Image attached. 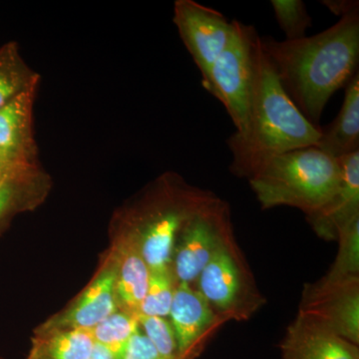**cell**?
Wrapping results in <instances>:
<instances>
[{"label":"cell","instance_id":"obj_1","mask_svg":"<svg viewBox=\"0 0 359 359\" xmlns=\"http://www.w3.org/2000/svg\"><path fill=\"white\" fill-rule=\"evenodd\" d=\"M259 44L285 93L320 128L330 99L358 72L359 9L313 36L294 41L259 36Z\"/></svg>","mask_w":359,"mask_h":359},{"label":"cell","instance_id":"obj_2","mask_svg":"<svg viewBox=\"0 0 359 359\" xmlns=\"http://www.w3.org/2000/svg\"><path fill=\"white\" fill-rule=\"evenodd\" d=\"M320 137V128L311 124L285 93L259 39L249 122L243 133L235 132L226 140L231 173L249 180L276 156L316 146Z\"/></svg>","mask_w":359,"mask_h":359},{"label":"cell","instance_id":"obj_3","mask_svg":"<svg viewBox=\"0 0 359 359\" xmlns=\"http://www.w3.org/2000/svg\"><path fill=\"white\" fill-rule=\"evenodd\" d=\"M341 176L339 159L309 146L276 156L249 183L262 209L289 205L309 215L332 198Z\"/></svg>","mask_w":359,"mask_h":359},{"label":"cell","instance_id":"obj_4","mask_svg":"<svg viewBox=\"0 0 359 359\" xmlns=\"http://www.w3.org/2000/svg\"><path fill=\"white\" fill-rule=\"evenodd\" d=\"M214 194L187 184L179 175H162L121 219L137 231L150 271L172 266L182 229Z\"/></svg>","mask_w":359,"mask_h":359},{"label":"cell","instance_id":"obj_5","mask_svg":"<svg viewBox=\"0 0 359 359\" xmlns=\"http://www.w3.org/2000/svg\"><path fill=\"white\" fill-rule=\"evenodd\" d=\"M259 39L254 26L238 20L231 43L202 76L203 87L223 104L236 133H243L249 122Z\"/></svg>","mask_w":359,"mask_h":359},{"label":"cell","instance_id":"obj_6","mask_svg":"<svg viewBox=\"0 0 359 359\" xmlns=\"http://www.w3.org/2000/svg\"><path fill=\"white\" fill-rule=\"evenodd\" d=\"M197 283V290L226 323L247 320L264 302L245 268L235 240L217 252L203 269Z\"/></svg>","mask_w":359,"mask_h":359},{"label":"cell","instance_id":"obj_7","mask_svg":"<svg viewBox=\"0 0 359 359\" xmlns=\"http://www.w3.org/2000/svg\"><path fill=\"white\" fill-rule=\"evenodd\" d=\"M231 241L229 205L215 195L189 219L177 238L172 262L177 282H197L217 252Z\"/></svg>","mask_w":359,"mask_h":359},{"label":"cell","instance_id":"obj_8","mask_svg":"<svg viewBox=\"0 0 359 359\" xmlns=\"http://www.w3.org/2000/svg\"><path fill=\"white\" fill-rule=\"evenodd\" d=\"M237 21L194 0L175 1L174 25L202 76L231 43Z\"/></svg>","mask_w":359,"mask_h":359},{"label":"cell","instance_id":"obj_9","mask_svg":"<svg viewBox=\"0 0 359 359\" xmlns=\"http://www.w3.org/2000/svg\"><path fill=\"white\" fill-rule=\"evenodd\" d=\"M299 316L359 344V278L304 285Z\"/></svg>","mask_w":359,"mask_h":359},{"label":"cell","instance_id":"obj_10","mask_svg":"<svg viewBox=\"0 0 359 359\" xmlns=\"http://www.w3.org/2000/svg\"><path fill=\"white\" fill-rule=\"evenodd\" d=\"M179 359H196L226 321L216 313L197 287L178 283L170 309Z\"/></svg>","mask_w":359,"mask_h":359},{"label":"cell","instance_id":"obj_11","mask_svg":"<svg viewBox=\"0 0 359 359\" xmlns=\"http://www.w3.org/2000/svg\"><path fill=\"white\" fill-rule=\"evenodd\" d=\"M116 264L108 255L91 283L67 308L50 316L34 332L90 330L119 311L115 294Z\"/></svg>","mask_w":359,"mask_h":359},{"label":"cell","instance_id":"obj_12","mask_svg":"<svg viewBox=\"0 0 359 359\" xmlns=\"http://www.w3.org/2000/svg\"><path fill=\"white\" fill-rule=\"evenodd\" d=\"M111 254L116 264L115 294L118 309L138 318L147 292L150 269L142 256L137 231L122 221Z\"/></svg>","mask_w":359,"mask_h":359},{"label":"cell","instance_id":"obj_13","mask_svg":"<svg viewBox=\"0 0 359 359\" xmlns=\"http://www.w3.org/2000/svg\"><path fill=\"white\" fill-rule=\"evenodd\" d=\"M341 181L330 200L318 211L306 215L316 235L337 240L341 226L359 216V151L339 158Z\"/></svg>","mask_w":359,"mask_h":359},{"label":"cell","instance_id":"obj_14","mask_svg":"<svg viewBox=\"0 0 359 359\" xmlns=\"http://www.w3.org/2000/svg\"><path fill=\"white\" fill-rule=\"evenodd\" d=\"M283 359H359V348L297 314L280 344Z\"/></svg>","mask_w":359,"mask_h":359},{"label":"cell","instance_id":"obj_15","mask_svg":"<svg viewBox=\"0 0 359 359\" xmlns=\"http://www.w3.org/2000/svg\"><path fill=\"white\" fill-rule=\"evenodd\" d=\"M36 93L25 92L0 108V150L33 164H39L33 114Z\"/></svg>","mask_w":359,"mask_h":359},{"label":"cell","instance_id":"obj_16","mask_svg":"<svg viewBox=\"0 0 359 359\" xmlns=\"http://www.w3.org/2000/svg\"><path fill=\"white\" fill-rule=\"evenodd\" d=\"M316 147L335 159L359 151V73L346 85L344 103L334 121L320 128Z\"/></svg>","mask_w":359,"mask_h":359},{"label":"cell","instance_id":"obj_17","mask_svg":"<svg viewBox=\"0 0 359 359\" xmlns=\"http://www.w3.org/2000/svg\"><path fill=\"white\" fill-rule=\"evenodd\" d=\"M50 190V176L42 167L25 176L0 182V230L16 215L36 209Z\"/></svg>","mask_w":359,"mask_h":359},{"label":"cell","instance_id":"obj_18","mask_svg":"<svg viewBox=\"0 0 359 359\" xmlns=\"http://www.w3.org/2000/svg\"><path fill=\"white\" fill-rule=\"evenodd\" d=\"M94 348L88 330L34 332L26 359H89Z\"/></svg>","mask_w":359,"mask_h":359},{"label":"cell","instance_id":"obj_19","mask_svg":"<svg viewBox=\"0 0 359 359\" xmlns=\"http://www.w3.org/2000/svg\"><path fill=\"white\" fill-rule=\"evenodd\" d=\"M39 81L40 75L25 62L16 42L0 47V108L20 94L39 88Z\"/></svg>","mask_w":359,"mask_h":359},{"label":"cell","instance_id":"obj_20","mask_svg":"<svg viewBox=\"0 0 359 359\" xmlns=\"http://www.w3.org/2000/svg\"><path fill=\"white\" fill-rule=\"evenodd\" d=\"M139 330L137 316L117 311L88 332L95 344L107 349L114 359H122Z\"/></svg>","mask_w":359,"mask_h":359},{"label":"cell","instance_id":"obj_21","mask_svg":"<svg viewBox=\"0 0 359 359\" xmlns=\"http://www.w3.org/2000/svg\"><path fill=\"white\" fill-rule=\"evenodd\" d=\"M337 240L339 242L337 259L321 280L332 283L359 278V216L340 228Z\"/></svg>","mask_w":359,"mask_h":359},{"label":"cell","instance_id":"obj_22","mask_svg":"<svg viewBox=\"0 0 359 359\" xmlns=\"http://www.w3.org/2000/svg\"><path fill=\"white\" fill-rule=\"evenodd\" d=\"M177 282L172 266L150 271L147 292L139 316L166 318L173 302Z\"/></svg>","mask_w":359,"mask_h":359},{"label":"cell","instance_id":"obj_23","mask_svg":"<svg viewBox=\"0 0 359 359\" xmlns=\"http://www.w3.org/2000/svg\"><path fill=\"white\" fill-rule=\"evenodd\" d=\"M276 22L285 33L287 41L304 39L313 25L308 7L302 0H271Z\"/></svg>","mask_w":359,"mask_h":359},{"label":"cell","instance_id":"obj_24","mask_svg":"<svg viewBox=\"0 0 359 359\" xmlns=\"http://www.w3.org/2000/svg\"><path fill=\"white\" fill-rule=\"evenodd\" d=\"M41 165L18 159L0 150V182L18 178L40 169Z\"/></svg>","mask_w":359,"mask_h":359},{"label":"cell","instance_id":"obj_25","mask_svg":"<svg viewBox=\"0 0 359 359\" xmlns=\"http://www.w3.org/2000/svg\"><path fill=\"white\" fill-rule=\"evenodd\" d=\"M157 356L154 346L140 328L132 337L126 353L122 359H156Z\"/></svg>","mask_w":359,"mask_h":359},{"label":"cell","instance_id":"obj_26","mask_svg":"<svg viewBox=\"0 0 359 359\" xmlns=\"http://www.w3.org/2000/svg\"><path fill=\"white\" fill-rule=\"evenodd\" d=\"M323 4L330 9V13L340 18L359 9L358 1L354 0H325Z\"/></svg>","mask_w":359,"mask_h":359},{"label":"cell","instance_id":"obj_27","mask_svg":"<svg viewBox=\"0 0 359 359\" xmlns=\"http://www.w3.org/2000/svg\"><path fill=\"white\" fill-rule=\"evenodd\" d=\"M89 359H114L112 354L104 348L103 346L95 344V348H94L93 353H92L91 358Z\"/></svg>","mask_w":359,"mask_h":359},{"label":"cell","instance_id":"obj_28","mask_svg":"<svg viewBox=\"0 0 359 359\" xmlns=\"http://www.w3.org/2000/svg\"><path fill=\"white\" fill-rule=\"evenodd\" d=\"M0 359H4V358H0Z\"/></svg>","mask_w":359,"mask_h":359}]
</instances>
